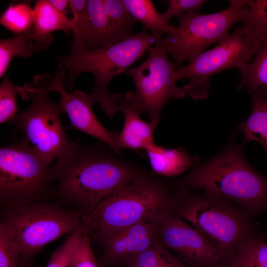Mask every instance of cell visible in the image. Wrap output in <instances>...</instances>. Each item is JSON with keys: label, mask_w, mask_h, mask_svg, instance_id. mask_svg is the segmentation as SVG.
<instances>
[{"label": "cell", "mask_w": 267, "mask_h": 267, "mask_svg": "<svg viewBox=\"0 0 267 267\" xmlns=\"http://www.w3.org/2000/svg\"><path fill=\"white\" fill-rule=\"evenodd\" d=\"M118 156L101 141L84 144L78 139L71 141L67 151L49 167L54 195L82 207L85 213L89 212L117 188L144 173Z\"/></svg>", "instance_id": "cell-1"}, {"label": "cell", "mask_w": 267, "mask_h": 267, "mask_svg": "<svg viewBox=\"0 0 267 267\" xmlns=\"http://www.w3.org/2000/svg\"><path fill=\"white\" fill-rule=\"evenodd\" d=\"M169 210L190 222L213 245L223 262L261 232L253 215L209 191L192 194L182 186L171 195Z\"/></svg>", "instance_id": "cell-2"}, {"label": "cell", "mask_w": 267, "mask_h": 267, "mask_svg": "<svg viewBox=\"0 0 267 267\" xmlns=\"http://www.w3.org/2000/svg\"><path fill=\"white\" fill-rule=\"evenodd\" d=\"M181 184L212 192L254 216L267 211V177L249 165L242 148L235 142L195 167Z\"/></svg>", "instance_id": "cell-3"}, {"label": "cell", "mask_w": 267, "mask_h": 267, "mask_svg": "<svg viewBox=\"0 0 267 267\" xmlns=\"http://www.w3.org/2000/svg\"><path fill=\"white\" fill-rule=\"evenodd\" d=\"M171 195L162 181L144 173L104 198L83 214V226L90 239H103L149 220L158 211L169 208Z\"/></svg>", "instance_id": "cell-4"}, {"label": "cell", "mask_w": 267, "mask_h": 267, "mask_svg": "<svg viewBox=\"0 0 267 267\" xmlns=\"http://www.w3.org/2000/svg\"><path fill=\"white\" fill-rule=\"evenodd\" d=\"M162 39L143 29L127 39L107 46L81 52H71L57 58L68 70L64 86L72 91L74 83L80 74L88 72L95 76L89 97L100 106L103 112L114 118L119 112L118 102L123 95L111 93L107 90L110 81L116 76L127 72L144 52Z\"/></svg>", "instance_id": "cell-5"}, {"label": "cell", "mask_w": 267, "mask_h": 267, "mask_svg": "<svg viewBox=\"0 0 267 267\" xmlns=\"http://www.w3.org/2000/svg\"><path fill=\"white\" fill-rule=\"evenodd\" d=\"M83 214L55 204L38 201L4 208L0 223L11 232L20 248L19 267H30L47 244L83 226Z\"/></svg>", "instance_id": "cell-6"}, {"label": "cell", "mask_w": 267, "mask_h": 267, "mask_svg": "<svg viewBox=\"0 0 267 267\" xmlns=\"http://www.w3.org/2000/svg\"><path fill=\"white\" fill-rule=\"evenodd\" d=\"M52 79L48 74L37 75L32 85L18 86V93L31 101L29 107L11 122L49 166L67 151L71 142L61 120L64 112L59 103L52 101L48 94L47 88Z\"/></svg>", "instance_id": "cell-7"}, {"label": "cell", "mask_w": 267, "mask_h": 267, "mask_svg": "<svg viewBox=\"0 0 267 267\" xmlns=\"http://www.w3.org/2000/svg\"><path fill=\"white\" fill-rule=\"evenodd\" d=\"M25 137L0 148V201L4 208L42 201L54 194L49 169Z\"/></svg>", "instance_id": "cell-8"}, {"label": "cell", "mask_w": 267, "mask_h": 267, "mask_svg": "<svg viewBox=\"0 0 267 267\" xmlns=\"http://www.w3.org/2000/svg\"><path fill=\"white\" fill-rule=\"evenodd\" d=\"M251 0H231L229 5L217 12L201 14L189 11L177 16L178 25L162 39L164 50L176 66L192 61L210 45L224 40L237 23L242 22Z\"/></svg>", "instance_id": "cell-9"}, {"label": "cell", "mask_w": 267, "mask_h": 267, "mask_svg": "<svg viewBox=\"0 0 267 267\" xmlns=\"http://www.w3.org/2000/svg\"><path fill=\"white\" fill-rule=\"evenodd\" d=\"M160 41L149 49V55L145 60L126 72L133 80L135 89L124 95L140 114L145 112L148 115L155 130L166 104L172 99H182L186 95L182 87L177 85L175 65L169 59Z\"/></svg>", "instance_id": "cell-10"}, {"label": "cell", "mask_w": 267, "mask_h": 267, "mask_svg": "<svg viewBox=\"0 0 267 267\" xmlns=\"http://www.w3.org/2000/svg\"><path fill=\"white\" fill-rule=\"evenodd\" d=\"M261 42L247 34L240 26L216 46L204 51L178 69L177 80L188 81L182 87L186 95L194 100H205L209 95L210 78L231 68H237L241 72L252 60Z\"/></svg>", "instance_id": "cell-11"}, {"label": "cell", "mask_w": 267, "mask_h": 267, "mask_svg": "<svg viewBox=\"0 0 267 267\" xmlns=\"http://www.w3.org/2000/svg\"><path fill=\"white\" fill-rule=\"evenodd\" d=\"M150 219L156 225L158 241L187 267H212L221 261L213 245L168 208L158 211Z\"/></svg>", "instance_id": "cell-12"}, {"label": "cell", "mask_w": 267, "mask_h": 267, "mask_svg": "<svg viewBox=\"0 0 267 267\" xmlns=\"http://www.w3.org/2000/svg\"><path fill=\"white\" fill-rule=\"evenodd\" d=\"M67 70L63 64H58L55 75L48 86V91L59 94V103L68 115L72 128L97 138L121 156L118 134L108 131L100 123L93 110L94 102L89 95L78 90L69 92L65 89Z\"/></svg>", "instance_id": "cell-13"}, {"label": "cell", "mask_w": 267, "mask_h": 267, "mask_svg": "<svg viewBox=\"0 0 267 267\" xmlns=\"http://www.w3.org/2000/svg\"><path fill=\"white\" fill-rule=\"evenodd\" d=\"M158 241L156 225L151 219L140 222L104 239L102 264L114 267L124 260L148 248Z\"/></svg>", "instance_id": "cell-14"}, {"label": "cell", "mask_w": 267, "mask_h": 267, "mask_svg": "<svg viewBox=\"0 0 267 267\" xmlns=\"http://www.w3.org/2000/svg\"><path fill=\"white\" fill-rule=\"evenodd\" d=\"M118 111L124 115V122L121 133L117 135L120 149L146 150L154 144V131L150 123L143 120L140 114L122 95L118 102Z\"/></svg>", "instance_id": "cell-15"}, {"label": "cell", "mask_w": 267, "mask_h": 267, "mask_svg": "<svg viewBox=\"0 0 267 267\" xmlns=\"http://www.w3.org/2000/svg\"><path fill=\"white\" fill-rule=\"evenodd\" d=\"M33 11L35 51L48 48L53 40L52 32L60 30L67 34L71 31V19L58 11L49 0L35 1Z\"/></svg>", "instance_id": "cell-16"}, {"label": "cell", "mask_w": 267, "mask_h": 267, "mask_svg": "<svg viewBox=\"0 0 267 267\" xmlns=\"http://www.w3.org/2000/svg\"><path fill=\"white\" fill-rule=\"evenodd\" d=\"M145 151L152 170L160 176H178L199 161L181 147L167 148L154 143Z\"/></svg>", "instance_id": "cell-17"}, {"label": "cell", "mask_w": 267, "mask_h": 267, "mask_svg": "<svg viewBox=\"0 0 267 267\" xmlns=\"http://www.w3.org/2000/svg\"><path fill=\"white\" fill-rule=\"evenodd\" d=\"M251 102V114L238 128L244 135L243 143L259 142L267 155V88H261L252 92Z\"/></svg>", "instance_id": "cell-18"}, {"label": "cell", "mask_w": 267, "mask_h": 267, "mask_svg": "<svg viewBox=\"0 0 267 267\" xmlns=\"http://www.w3.org/2000/svg\"><path fill=\"white\" fill-rule=\"evenodd\" d=\"M87 12V43L89 49L113 44L103 0H88Z\"/></svg>", "instance_id": "cell-19"}, {"label": "cell", "mask_w": 267, "mask_h": 267, "mask_svg": "<svg viewBox=\"0 0 267 267\" xmlns=\"http://www.w3.org/2000/svg\"><path fill=\"white\" fill-rule=\"evenodd\" d=\"M130 15L140 22L144 29L150 30L156 36L162 37L164 34L172 31L174 26L170 25L155 8L150 0H122Z\"/></svg>", "instance_id": "cell-20"}, {"label": "cell", "mask_w": 267, "mask_h": 267, "mask_svg": "<svg viewBox=\"0 0 267 267\" xmlns=\"http://www.w3.org/2000/svg\"><path fill=\"white\" fill-rule=\"evenodd\" d=\"M223 263L228 267H267L265 237L261 232L251 237L239 245L235 254Z\"/></svg>", "instance_id": "cell-21"}, {"label": "cell", "mask_w": 267, "mask_h": 267, "mask_svg": "<svg viewBox=\"0 0 267 267\" xmlns=\"http://www.w3.org/2000/svg\"><path fill=\"white\" fill-rule=\"evenodd\" d=\"M35 30L33 27L27 31L0 40V78L5 74L15 56L27 58L35 50Z\"/></svg>", "instance_id": "cell-22"}, {"label": "cell", "mask_w": 267, "mask_h": 267, "mask_svg": "<svg viewBox=\"0 0 267 267\" xmlns=\"http://www.w3.org/2000/svg\"><path fill=\"white\" fill-rule=\"evenodd\" d=\"M260 46L252 60L241 72L243 88L250 93L261 88H267V40H261Z\"/></svg>", "instance_id": "cell-23"}, {"label": "cell", "mask_w": 267, "mask_h": 267, "mask_svg": "<svg viewBox=\"0 0 267 267\" xmlns=\"http://www.w3.org/2000/svg\"><path fill=\"white\" fill-rule=\"evenodd\" d=\"M31 3L25 1L10 3L1 16L0 24L16 34L28 30L34 23V11Z\"/></svg>", "instance_id": "cell-24"}, {"label": "cell", "mask_w": 267, "mask_h": 267, "mask_svg": "<svg viewBox=\"0 0 267 267\" xmlns=\"http://www.w3.org/2000/svg\"><path fill=\"white\" fill-rule=\"evenodd\" d=\"M69 1L73 14L71 22L73 40L70 44L71 52L87 51L89 50L87 43L88 25V0H71Z\"/></svg>", "instance_id": "cell-25"}, {"label": "cell", "mask_w": 267, "mask_h": 267, "mask_svg": "<svg viewBox=\"0 0 267 267\" xmlns=\"http://www.w3.org/2000/svg\"><path fill=\"white\" fill-rule=\"evenodd\" d=\"M241 23L247 34L267 40V0H251Z\"/></svg>", "instance_id": "cell-26"}, {"label": "cell", "mask_w": 267, "mask_h": 267, "mask_svg": "<svg viewBox=\"0 0 267 267\" xmlns=\"http://www.w3.org/2000/svg\"><path fill=\"white\" fill-rule=\"evenodd\" d=\"M175 255L158 241L148 248L124 260L123 267H158Z\"/></svg>", "instance_id": "cell-27"}, {"label": "cell", "mask_w": 267, "mask_h": 267, "mask_svg": "<svg viewBox=\"0 0 267 267\" xmlns=\"http://www.w3.org/2000/svg\"><path fill=\"white\" fill-rule=\"evenodd\" d=\"M18 86L15 85L7 75H5L0 85V123L12 122L19 111L16 94Z\"/></svg>", "instance_id": "cell-28"}, {"label": "cell", "mask_w": 267, "mask_h": 267, "mask_svg": "<svg viewBox=\"0 0 267 267\" xmlns=\"http://www.w3.org/2000/svg\"><path fill=\"white\" fill-rule=\"evenodd\" d=\"M20 248L10 231L0 223V267H19Z\"/></svg>", "instance_id": "cell-29"}, {"label": "cell", "mask_w": 267, "mask_h": 267, "mask_svg": "<svg viewBox=\"0 0 267 267\" xmlns=\"http://www.w3.org/2000/svg\"><path fill=\"white\" fill-rule=\"evenodd\" d=\"M90 240L83 227L74 248L71 267H100L92 249Z\"/></svg>", "instance_id": "cell-30"}, {"label": "cell", "mask_w": 267, "mask_h": 267, "mask_svg": "<svg viewBox=\"0 0 267 267\" xmlns=\"http://www.w3.org/2000/svg\"><path fill=\"white\" fill-rule=\"evenodd\" d=\"M83 227L69 234L65 241L52 253L45 267H71L74 248Z\"/></svg>", "instance_id": "cell-31"}, {"label": "cell", "mask_w": 267, "mask_h": 267, "mask_svg": "<svg viewBox=\"0 0 267 267\" xmlns=\"http://www.w3.org/2000/svg\"><path fill=\"white\" fill-rule=\"evenodd\" d=\"M167 10L162 14L166 22L169 23L174 16L189 12H199L203 5L209 0H169Z\"/></svg>", "instance_id": "cell-32"}, {"label": "cell", "mask_w": 267, "mask_h": 267, "mask_svg": "<svg viewBox=\"0 0 267 267\" xmlns=\"http://www.w3.org/2000/svg\"><path fill=\"white\" fill-rule=\"evenodd\" d=\"M53 6L59 12L66 16L68 7H70V1L67 0H49Z\"/></svg>", "instance_id": "cell-33"}, {"label": "cell", "mask_w": 267, "mask_h": 267, "mask_svg": "<svg viewBox=\"0 0 267 267\" xmlns=\"http://www.w3.org/2000/svg\"><path fill=\"white\" fill-rule=\"evenodd\" d=\"M158 267H187L176 256Z\"/></svg>", "instance_id": "cell-34"}, {"label": "cell", "mask_w": 267, "mask_h": 267, "mask_svg": "<svg viewBox=\"0 0 267 267\" xmlns=\"http://www.w3.org/2000/svg\"><path fill=\"white\" fill-rule=\"evenodd\" d=\"M212 267H228L226 265H225L224 263L222 262V261H220Z\"/></svg>", "instance_id": "cell-35"}, {"label": "cell", "mask_w": 267, "mask_h": 267, "mask_svg": "<svg viewBox=\"0 0 267 267\" xmlns=\"http://www.w3.org/2000/svg\"><path fill=\"white\" fill-rule=\"evenodd\" d=\"M100 267H106L104 266H103L102 264L100 265Z\"/></svg>", "instance_id": "cell-36"}]
</instances>
